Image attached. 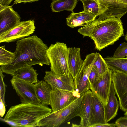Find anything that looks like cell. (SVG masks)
<instances>
[{
    "instance_id": "1",
    "label": "cell",
    "mask_w": 127,
    "mask_h": 127,
    "mask_svg": "<svg viewBox=\"0 0 127 127\" xmlns=\"http://www.w3.org/2000/svg\"><path fill=\"white\" fill-rule=\"evenodd\" d=\"M16 44L15 59L10 64L0 66L3 73L12 75L24 67L36 64L50 65L47 53L48 46L36 35L17 40Z\"/></svg>"
},
{
    "instance_id": "2",
    "label": "cell",
    "mask_w": 127,
    "mask_h": 127,
    "mask_svg": "<svg viewBox=\"0 0 127 127\" xmlns=\"http://www.w3.org/2000/svg\"><path fill=\"white\" fill-rule=\"evenodd\" d=\"M124 30L120 19L114 17L103 19L99 17L88 25L79 29L78 31L83 37H90L95 48L100 51L124 36Z\"/></svg>"
},
{
    "instance_id": "3",
    "label": "cell",
    "mask_w": 127,
    "mask_h": 127,
    "mask_svg": "<svg viewBox=\"0 0 127 127\" xmlns=\"http://www.w3.org/2000/svg\"><path fill=\"white\" fill-rule=\"evenodd\" d=\"M52 111L47 105L41 103H21L11 106L3 120L14 122L19 127H36Z\"/></svg>"
},
{
    "instance_id": "4",
    "label": "cell",
    "mask_w": 127,
    "mask_h": 127,
    "mask_svg": "<svg viewBox=\"0 0 127 127\" xmlns=\"http://www.w3.org/2000/svg\"><path fill=\"white\" fill-rule=\"evenodd\" d=\"M83 96L76 98L66 107L55 112H52L39 121L37 127H58L75 117L79 116Z\"/></svg>"
},
{
    "instance_id": "5",
    "label": "cell",
    "mask_w": 127,
    "mask_h": 127,
    "mask_svg": "<svg viewBox=\"0 0 127 127\" xmlns=\"http://www.w3.org/2000/svg\"><path fill=\"white\" fill-rule=\"evenodd\" d=\"M50 64L51 71L58 76L69 74L68 64V48L63 42L52 44L47 51Z\"/></svg>"
},
{
    "instance_id": "6",
    "label": "cell",
    "mask_w": 127,
    "mask_h": 127,
    "mask_svg": "<svg viewBox=\"0 0 127 127\" xmlns=\"http://www.w3.org/2000/svg\"><path fill=\"white\" fill-rule=\"evenodd\" d=\"M98 54L92 53L86 56L80 70L74 79L75 88L74 95L76 97L82 96L90 89L89 76Z\"/></svg>"
},
{
    "instance_id": "7",
    "label": "cell",
    "mask_w": 127,
    "mask_h": 127,
    "mask_svg": "<svg viewBox=\"0 0 127 127\" xmlns=\"http://www.w3.org/2000/svg\"><path fill=\"white\" fill-rule=\"evenodd\" d=\"M35 29L34 20L20 21L15 27L0 35V43L15 41L32 34Z\"/></svg>"
},
{
    "instance_id": "8",
    "label": "cell",
    "mask_w": 127,
    "mask_h": 127,
    "mask_svg": "<svg viewBox=\"0 0 127 127\" xmlns=\"http://www.w3.org/2000/svg\"><path fill=\"white\" fill-rule=\"evenodd\" d=\"M11 85L19 96L21 103H40L36 93L34 84L12 77Z\"/></svg>"
},
{
    "instance_id": "9",
    "label": "cell",
    "mask_w": 127,
    "mask_h": 127,
    "mask_svg": "<svg viewBox=\"0 0 127 127\" xmlns=\"http://www.w3.org/2000/svg\"><path fill=\"white\" fill-rule=\"evenodd\" d=\"M111 70L112 81L120 109L126 112L127 110V74Z\"/></svg>"
},
{
    "instance_id": "10",
    "label": "cell",
    "mask_w": 127,
    "mask_h": 127,
    "mask_svg": "<svg viewBox=\"0 0 127 127\" xmlns=\"http://www.w3.org/2000/svg\"><path fill=\"white\" fill-rule=\"evenodd\" d=\"M112 82V70L109 69L100 75L95 83L92 84H90V89L105 106L107 103Z\"/></svg>"
},
{
    "instance_id": "11",
    "label": "cell",
    "mask_w": 127,
    "mask_h": 127,
    "mask_svg": "<svg viewBox=\"0 0 127 127\" xmlns=\"http://www.w3.org/2000/svg\"><path fill=\"white\" fill-rule=\"evenodd\" d=\"M20 19V15L12 5L4 6L0 4V35L15 27Z\"/></svg>"
},
{
    "instance_id": "12",
    "label": "cell",
    "mask_w": 127,
    "mask_h": 127,
    "mask_svg": "<svg viewBox=\"0 0 127 127\" xmlns=\"http://www.w3.org/2000/svg\"><path fill=\"white\" fill-rule=\"evenodd\" d=\"M52 89L50 104L52 112H55L66 107L77 98L72 92L56 88Z\"/></svg>"
},
{
    "instance_id": "13",
    "label": "cell",
    "mask_w": 127,
    "mask_h": 127,
    "mask_svg": "<svg viewBox=\"0 0 127 127\" xmlns=\"http://www.w3.org/2000/svg\"><path fill=\"white\" fill-rule=\"evenodd\" d=\"M43 79L50 85L52 88L69 91L72 92L73 95L75 92L74 79L70 74L66 75L58 76L51 71H46Z\"/></svg>"
},
{
    "instance_id": "14",
    "label": "cell",
    "mask_w": 127,
    "mask_h": 127,
    "mask_svg": "<svg viewBox=\"0 0 127 127\" xmlns=\"http://www.w3.org/2000/svg\"><path fill=\"white\" fill-rule=\"evenodd\" d=\"M89 127L106 123L105 105L93 93Z\"/></svg>"
},
{
    "instance_id": "15",
    "label": "cell",
    "mask_w": 127,
    "mask_h": 127,
    "mask_svg": "<svg viewBox=\"0 0 127 127\" xmlns=\"http://www.w3.org/2000/svg\"><path fill=\"white\" fill-rule=\"evenodd\" d=\"M97 16L84 10L78 13L73 12L66 18V24L71 28L79 26L84 27L92 22Z\"/></svg>"
},
{
    "instance_id": "16",
    "label": "cell",
    "mask_w": 127,
    "mask_h": 127,
    "mask_svg": "<svg viewBox=\"0 0 127 127\" xmlns=\"http://www.w3.org/2000/svg\"><path fill=\"white\" fill-rule=\"evenodd\" d=\"M93 93L89 90L83 95L79 116L81 118L80 127H89L91 116Z\"/></svg>"
},
{
    "instance_id": "17",
    "label": "cell",
    "mask_w": 127,
    "mask_h": 127,
    "mask_svg": "<svg viewBox=\"0 0 127 127\" xmlns=\"http://www.w3.org/2000/svg\"><path fill=\"white\" fill-rule=\"evenodd\" d=\"M68 64L70 74L74 79L79 73L84 61L80 54V48L78 47L68 48Z\"/></svg>"
},
{
    "instance_id": "18",
    "label": "cell",
    "mask_w": 127,
    "mask_h": 127,
    "mask_svg": "<svg viewBox=\"0 0 127 127\" xmlns=\"http://www.w3.org/2000/svg\"><path fill=\"white\" fill-rule=\"evenodd\" d=\"M116 94L112 81L107 103L105 106L106 119L107 123L114 119L117 114L120 106Z\"/></svg>"
},
{
    "instance_id": "19",
    "label": "cell",
    "mask_w": 127,
    "mask_h": 127,
    "mask_svg": "<svg viewBox=\"0 0 127 127\" xmlns=\"http://www.w3.org/2000/svg\"><path fill=\"white\" fill-rule=\"evenodd\" d=\"M36 93L40 103L42 104L50 105L52 88L45 81L42 80L34 84Z\"/></svg>"
},
{
    "instance_id": "20",
    "label": "cell",
    "mask_w": 127,
    "mask_h": 127,
    "mask_svg": "<svg viewBox=\"0 0 127 127\" xmlns=\"http://www.w3.org/2000/svg\"><path fill=\"white\" fill-rule=\"evenodd\" d=\"M38 75L36 70L31 66L20 69L15 71L11 76L12 77L33 84L38 82Z\"/></svg>"
},
{
    "instance_id": "21",
    "label": "cell",
    "mask_w": 127,
    "mask_h": 127,
    "mask_svg": "<svg viewBox=\"0 0 127 127\" xmlns=\"http://www.w3.org/2000/svg\"><path fill=\"white\" fill-rule=\"evenodd\" d=\"M104 59L109 69L127 74V58L107 56Z\"/></svg>"
},
{
    "instance_id": "22",
    "label": "cell",
    "mask_w": 127,
    "mask_h": 127,
    "mask_svg": "<svg viewBox=\"0 0 127 127\" xmlns=\"http://www.w3.org/2000/svg\"><path fill=\"white\" fill-rule=\"evenodd\" d=\"M78 0H54L51 6L53 12H59L64 10L73 12Z\"/></svg>"
},
{
    "instance_id": "23",
    "label": "cell",
    "mask_w": 127,
    "mask_h": 127,
    "mask_svg": "<svg viewBox=\"0 0 127 127\" xmlns=\"http://www.w3.org/2000/svg\"><path fill=\"white\" fill-rule=\"evenodd\" d=\"M15 55L14 52L6 50L4 45L0 47V65H4L10 64L14 60Z\"/></svg>"
},
{
    "instance_id": "24",
    "label": "cell",
    "mask_w": 127,
    "mask_h": 127,
    "mask_svg": "<svg viewBox=\"0 0 127 127\" xmlns=\"http://www.w3.org/2000/svg\"><path fill=\"white\" fill-rule=\"evenodd\" d=\"M93 66L96 69L100 75L109 69L104 59L99 53Z\"/></svg>"
},
{
    "instance_id": "25",
    "label": "cell",
    "mask_w": 127,
    "mask_h": 127,
    "mask_svg": "<svg viewBox=\"0 0 127 127\" xmlns=\"http://www.w3.org/2000/svg\"><path fill=\"white\" fill-rule=\"evenodd\" d=\"M84 10L98 16L99 7L97 3L93 0H88L83 3Z\"/></svg>"
},
{
    "instance_id": "26",
    "label": "cell",
    "mask_w": 127,
    "mask_h": 127,
    "mask_svg": "<svg viewBox=\"0 0 127 127\" xmlns=\"http://www.w3.org/2000/svg\"><path fill=\"white\" fill-rule=\"evenodd\" d=\"M127 56V42L121 44L115 51L113 57L124 58Z\"/></svg>"
},
{
    "instance_id": "27",
    "label": "cell",
    "mask_w": 127,
    "mask_h": 127,
    "mask_svg": "<svg viewBox=\"0 0 127 127\" xmlns=\"http://www.w3.org/2000/svg\"><path fill=\"white\" fill-rule=\"evenodd\" d=\"M3 73L1 70L0 69V97L1 98L3 101L5 105L4 97L6 85L3 79L4 78V75H3Z\"/></svg>"
},
{
    "instance_id": "28",
    "label": "cell",
    "mask_w": 127,
    "mask_h": 127,
    "mask_svg": "<svg viewBox=\"0 0 127 127\" xmlns=\"http://www.w3.org/2000/svg\"><path fill=\"white\" fill-rule=\"evenodd\" d=\"M100 76L96 69L93 66L89 77L90 84H92L96 82Z\"/></svg>"
},
{
    "instance_id": "29",
    "label": "cell",
    "mask_w": 127,
    "mask_h": 127,
    "mask_svg": "<svg viewBox=\"0 0 127 127\" xmlns=\"http://www.w3.org/2000/svg\"><path fill=\"white\" fill-rule=\"evenodd\" d=\"M115 124L117 127H127V116L121 117L116 121Z\"/></svg>"
},
{
    "instance_id": "30",
    "label": "cell",
    "mask_w": 127,
    "mask_h": 127,
    "mask_svg": "<svg viewBox=\"0 0 127 127\" xmlns=\"http://www.w3.org/2000/svg\"><path fill=\"white\" fill-rule=\"evenodd\" d=\"M6 111L5 105L0 97V115L2 117L4 115Z\"/></svg>"
},
{
    "instance_id": "31",
    "label": "cell",
    "mask_w": 127,
    "mask_h": 127,
    "mask_svg": "<svg viewBox=\"0 0 127 127\" xmlns=\"http://www.w3.org/2000/svg\"><path fill=\"white\" fill-rule=\"evenodd\" d=\"M39 0H15L14 2V4H16L21 3H25L28 2H32L35 1H37Z\"/></svg>"
},
{
    "instance_id": "32",
    "label": "cell",
    "mask_w": 127,
    "mask_h": 127,
    "mask_svg": "<svg viewBox=\"0 0 127 127\" xmlns=\"http://www.w3.org/2000/svg\"><path fill=\"white\" fill-rule=\"evenodd\" d=\"M116 127L115 123H108L95 125L93 127Z\"/></svg>"
},
{
    "instance_id": "33",
    "label": "cell",
    "mask_w": 127,
    "mask_h": 127,
    "mask_svg": "<svg viewBox=\"0 0 127 127\" xmlns=\"http://www.w3.org/2000/svg\"><path fill=\"white\" fill-rule=\"evenodd\" d=\"M13 0H3L1 5L3 6H5L9 5Z\"/></svg>"
},
{
    "instance_id": "34",
    "label": "cell",
    "mask_w": 127,
    "mask_h": 127,
    "mask_svg": "<svg viewBox=\"0 0 127 127\" xmlns=\"http://www.w3.org/2000/svg\"><path fill=\"white\" fill-rule=\"evenodd\" d=\"M4 121L11 127H19V126L17 124L13 122L8 121Z\"/></svg>"
},
{
    "instance_id": "35",
    "label": "cell",
    "mask_w": 127,
    "mask_h": 127,
    "mask_svg": "<svg viewBox=\"0 0 127 127\" xmlns=\"http://www.w3.org/2000/svg\"><path fill=\"white\" fill-rule=\"evenodd\" d=\"M72 127H80V126L79 125H78L76 124H72L71 125Z\"/></svg>"
},
{
    "instance_id": "36",
    "label": "cell",
    "mask_w": 127,
    "mask_h": 127,
    "mask_svg": "<svg viewBox=\"0 0 127 127\" xmlns=\"http://www.w3.org/2000/svg\"><path fill=\"white\" fill-rule=\"evenodd\" d=\"M122 2L127 5V0H119Z\"/></svg>"
},
{
    "instance_id": "37",
    "label": "cell",
    "mask_w": 127,
    "mask_h": 127,
    "mask_svg": "<svg viewBox=\"0 0 127 127\" xmlns=\"http://www.w3.org/2000/svg\"><path fill=\"white\" fill-rule=\"evenodd\" d=\"M125 39L127 41V32L125 36Z\"/></svg>"
},
{
    "instance_id": "38",
    "label": "cell",
    "mask_w": 127,
    "mask_h": 127,
    "mask_svg": "<svg viewBox=\"0 0 127 127\" xmlns=\"http://www.w3.org/2000/svg\"><path fill=\"white\" fill-rule=\"evenodd\" d=\"M80 0L82 2V3H83L85 1H86L87 0Z\"/></svg>"
},
{
    "instance_id": "39",
    "label": "cell",
    "mask_w": 127,
    "mask_h": 127,
    "mask_svg": "<svg viewBox=\"0 0 127 127\" xmlns=\"http://www.w3.org/2000/svg\"><path fill=\"white\" fill-rule=\"evenodd\" d=\"M124 115H125L127 116V110L126 112H125V113H124Z\"/></svg>"
},
{
    "instance_id": "40",
    "label": "cell",
    "mask_w": 127,
    "mask_h": 127,
    "mask_svg": "<svg viewBox=\"0 0 127 127\" xmlns=\"http://www.w3.org/2000/svg\"><path fill=\"white\" fill-rule=\"evenodd\" d=\"M3 0H0V4H1L2 1Z\"/></svg>"
},
{
    "instance_id": "41",
    "label": "cell",
    "mask_w": 127,
    "mask_h": 127,
    "mask_svg": "<svg viewBox=\"0 0 127 127\" xmlns=\"http://www.w3.org/2000/svg\"><path fill=\"white\" fill-rule=\"evenodd\" d=\"M126 58H127V56L126 57Z\"/></svg>"
}]
</instances>
